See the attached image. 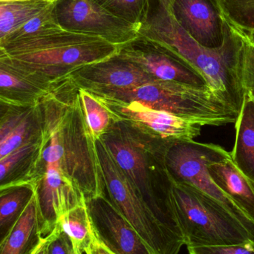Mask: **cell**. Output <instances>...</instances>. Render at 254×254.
<instances>
[{
  "label": "cell",
  "mask_w": 254,
  "mask_h": 254,
  "mask_svg": "<svg viewBox=\"0 0 254 254\" xmlns=\"http://www.w3.org/2000/svg\"><path fill=\"white\" fill-rule=\"evenodd\" d=\"M44 146L43 140L22 146L0 160V192L22 184H34Z\"/></svg>",
  "instance_id": "18"
},
{
  "label": "cell",
  "mask_w": 254,
  "mask_h": 254,
  "mask_svg": "<svg viewBox=\"0 0 254 254\" xmlns=\"http://www.w3.org/2000/svg\"><path fill=\"white\" fill-rule=\"evenodd\" d=\"M168 191L187 247L254 241V232L219 201L173 176L168 178Z\"/></svg>",
  "instance_id": "4"
},
{
  "label": "cell",
  "mask_w": 254,
  "mask_h": 254,
  "mask_svg": "<svg viewBox=\"0 0 254 254\" xmlns=\"http://www.w3.org/2000/svg\"><path fill=\"white\" fill-rule=\"evenodd\" d=\"M69 238L75 254H86L94 238L86 202L65 213L58 224Z\"/></svg>",
  "instance_id": "23"
},
{
  "label": "cell",
  "mask_w": 254,
  "mask_h": 254,
  "mask_svg": "<svg viewBox=\"0 0 254 254\" xmlns=\"http://www.w3.org/2000/svg\"><path fill=\"white\" fill-rule=\"evenodd\" d=\"M43 137L44 120L39 102L12 106L0 124V160L22 146L41 141Z\"/></svg>",
  "instance_id": "15"
},
{
  "label": "cell",
  "mask_w": 254,
  "mask_h": 254,
  "mask_svg": "<svg viewBox=\"0 0 254 254\" xmlns=\"http://www.w3.org/2000/svg\"><path fill=\"white\" fill-rule=\"evenodd\" d=\"M34 194L32 183L16 185L0 192V245L17 223Z\"/></svg>",
  "instance_id": "22"
},
{
  "label": "cell",
  "mask_w": 254,
  "mask_h": 254,
  "mask_svg": "<svg viewBox=\"0 0 254 254\" xmlns=\"http://www.w3.org/2000/svg\"><path fill=\"white\" fill-rule=\"evenodd\" d=\"M39 104L45 138L39 169L72 182L86 201L106 195L97 140L88 128L79 86L72 77L67 76L51 86Z\"/></svg>",
  "instance_id": "1"
},
{
  "label": "cell",
  "mask_w": 254,
  "mask_h": 254,
  "mask_svg": "<svg viewBox=\"0 0 254 254\" xmlns=\"http://www.w3.org/2000/svg\"><path fill=\"white\" fill-rule=\"evenodd\" d=\"M47 237H44L37 250L33 254H47Z\"/></svg>",
  "instance_id": "33"
},
{
  "label": "cell",
  "mask_w": 254,
  "mask_h": 254,
  "mask_svg": "<svg viewBox=\"0 0 254 254\" xmlns=\"http://www.w3.org/2000/svg\"><path fill=\"white\" fill-rule=\"evenodd\" d=\"M230 152L220 145L194 141L168 145L164 161L174 178L201 193L223 204L246 226L254 232V222L249 219L213 182L208 164L229 156Z\"/></svg>",
  "instance_id": "8"
},
{
  "label": "cell",
  "mask_w": 254,
  "mask_h": 254,
  "mask_svg": "<svg viewBox=\"0 0 254 254\" xmlns=\"http://www.w3.org/2000/svg\"><path fill=\"white\" fill-rule=\"evenodd\" d=\"M96 96L137 101L149 108L179 116L195 125L222 127L235 124L238 113L207 86L158 80L130 89L88 91Z\"/></svg>",
  "instance_id": "5"
},
{
  "label": "cell",
  "mask_w": 254,
  "mask_h": 254,
  "mask_svg": "<svg viewBox=\"0 0 254 254\" xmlns=\"http://www.w3.org/2000/svg\"><path fill=\"white\" fill-rule=\"evenodd\" d=\"M236 28L241 40L239 71L242 86L245 94H246L254 90V41L243 30L237 27Z\"/></svg>",
  "instance_id": "27"
},
{
  "label": "cell",
  "mask_w": 254,
  "mask_h": 254,
  "mask_svg": "<svg viewBox=\"0 0 254 254\" xmlns=\"http://www.w3.org/2000/svg\"><path fill=\"white\" fill-rule=\"evenodd\" d=\"M189 254H254V241L238 245L215 246H188Z\"/></svg>",
  "instance_id": "29"
},
{
  "label": "cell",
  "mask_w": 254,
  "mask_h": 254,
  "mask_svg": "<svg viewBox=\"0 0 254 254\" xmlns=\"http://www.w3.org/2000/svg\"><path fill=\"white\" fill-rule=\"evenodd\" d=\"M79 95L88 128L93 138L99 140L113 125L111 113L105 105L86 89L79 87Z\"/></svg>",
  "instance_id": "24"
},
{
  "label": "cell",
  "mask_w": 254,
  "mask_h": 254,
  "mask_svg": "<svg viewBox=\"0 0 254 254\" xmlns=\"http://www.w3.org/2000/svg\"><path fill=\"white\" fill-rule=\"evenodd\" d=\"M235 131L231 158L239 170L254 182V102L247 94L235 122Z\"/></svg>",
  "instance_id": "20"
},
{
  "label": "cell",
  "mask_w": 254,
  "mask_h": 254,
  "mask_svg": "<svg viewBox=\"0 0 254 254\" xmlns=\"http://www.w3.org/2000/svg\"><path fill=\"white\" fill-rule=\"evenodd\" d=\"M70 76L79 87L87 91L134 89L158 80L117 55L106 61L84 65Z\"/></svg>",
  "instance_id": "13"
},
{
  "label": "cell",
  "mask_w": 254,
  "mask_h": 254,
  "mask_svg": "<svg viewBox=\"0 0 254 254\" xmlns=\"http://www.w3.org/2000/svg\"><path fill=\"white\" fill-rule=\"evenodd\" d=\"M43 238L34 194L17 223L0 245V254H33Z\"/></svg>",
  "instance_id": "19"
},
{
  "label": "cell",
  "mask_w": 254,
  "mask_h": 254,
  "mask_svg": "<svg viewBox=\"0 0 254 254\" xmlns=\"http://www.w3.org/2000/svg\"><path fill=\"white\" fill-rule=\"evenodd\" d=\"M46 94L0 48V100L13 105H34Z\"/></svg>",
  "instance_id": "17"
},
{
  "label": "cell",
  "mask_w": 254,
  "mask_h": 254,
  "mask_svg": "<svg viewBox=\"0 0 254 254\" xmlns=\"http://www.w3.org/2000/svg\"><path fill=\"white\" fill-rule=\"evenodd\" d=\"M109 13L133 25L137 31L147 14L149 0H94Z\"/></svg>",
  "instance_id": "25"
},
{
  "label": "cell",
  "mask_w": 254,
  "mask_h": 254,
  "mask_svg": "<svg viewBox=\"0 0 254 254\" xmlns=\"http://www.w3.org/2000/svg\"><path fill=\"white\" fill-rule=\"evenodd\" d=\"M52 1H56V0H52Z\"/></svg>",
  "instance_id": "36"
},
{
  "label": "cell",
  "mask_w": 254,
  "mask_h": 254,
  "mask_svg": "<svg viewBox=\"0 0 254 254\" xmlns=\"http://www.w3.org/2000/svg\"><path fill=\"white\" fill-rule=\"evenodd\" d=\"M53 6L54 3L47 10L23 24L20 28H18L4 40L1 46L7 42L31 37V36L37 35V34H42V33L55 31V30L61 28L55 22V18H54L53 13H52Z\"/></svg>",
  "instance_id": "28"
},
{
  "label": "cell",
  "mask_w": 254,
  "mask_h": 254,
  "mask_svg": "<svg viewBox=\"0 0 254 254\" xmlns=\"http://www.w3.org/2000/svg\"><path fill=\"white\" fill-rule=\"evenodd\" d=\"M86 254H114L108 250L105 246H103L94 236L93 240Z\"/></svg>",
  "instance_id": "31"
},
{
  "label": "cell",
  "mask_w": 254,
  "mask_h": 254,
  "mask_svg": "<svg viewBox=\"0 0 254 254\" xmlns=\"http://www.w3.org/2000/svg\"><path fill=\"white\" fill-rule=\"evenodd\" d=\"M100 139L154 216L167 229L183 240L170 194L154 185L149 173L146 148L138 136L121 124H113Z\"/></svg>",
  "instance_id": "6"
},
{
  "label": "cell",
  "mask_w": 254,
  "mask_h": 254,
  "mask_svg": "<svg viewBox=\"0 0 254 254\" xmlns=\"http://www.w3.org/2000/svg\"><path fill=\"white\" fill-rule=\"evenodd\" d=\"M52 13L64 31L101 37L116 46L139 36L133 25L113 16L94 0H56Z\"/></svg>",
  "instance_id": "10"
},
{
  "label": "cell",
  "mask_w": 254,
  "mask_h": 254,
  "mask_svg": "<svg viewBox=\"0 0 254 254\" xmlns=\"http://www.w3.org/2000/svg\"><path fill=\"white\" fill-rule=\"evenodd\" d=\"M86 202L94 236L112 253L155 254L106 195Z\"/></svg>",
  "instance_id": "11"
},
{
  "label": "cell",
  "mask_w": 254,
  "mask_h": 254,
  "mask_svg": "<svg viewBox=\"0 0 254 254\" xmlns=\"http://www.w3.org/2000/svg\"><path fill=\"white\" fill-rule=\"evenodd\" d=\"M247 94L248 95H249V98H250L251 100H252V101L254 102V90L250 91V92H248Z\"/></svg>",
  "instance_id": "35"
},
{
  "label": "cell",
  "mask_w": 254,
  "mask_h": 254,
  "mask_svg": "<svg viewBox=\"0 0 254 254\" xmlns=\"http://www.w3.org/2000/svg\"><path fill=\"white\" fill-rule=\"evenodd\" d=\"M1 48L38 89L47 93L51 85L75 70L116 56L120 46L101 37L59 28L7 42Z\"/></svg>",
  "instance_id": "3"
},
{
  "label": "cell",
  "mask_w": 254,
  "mask_h": 254,
  "mask_svg": "<svg viewBox=\"0 0 254 254\" xmlns=\"http://www.w3.org/2000/svg\"><path fill=\"white\" fill-rule=\"evenodd\" d=\"M100 165L107 198L146 244L155 254H179L185 242L156 219L110 154L100 157Z\"/></svg>",
  "instance_id": "7"
},
{
  "label": "cell",
  "mask_w": 254,
  "mask_h": 254,
  "mask_svg": "<svg viewBox=\"0 0 254 254\" xmlns=\"http://www.w3.org/2000/svg\"><path fill=\"white\" fill-rule=\"evenodd\" d=\"M222 17L244 31L254 30V0H216Z\"/></svg>",
  "instance_id": "26"
},
{
  "label": "cell",
  "mask_w": 254,
  "mask_h": 254,
  "mask_svg": "<svg viewBox=\"0 0 254 254\" xmlns=\"http://www.w3.org/2000/svg\"><path fill=\"white\" fill-rule=\"evenodd\" d=\"M94 96L108 109L113 124H121L143 137L162 140L170 145L192 142L201 134V126L172 113L153 110L137 101L125 102Z\"/></svg>",
  "instance_id": "9"
},
{
  "label": "cell",
  "mask_w": 254,
  "mask_h": 254,
  "mask_svg": "<svg viewBox=\"0 0 254 254\" xmlns=\"http://www.w3.org/2000/svg\"><path fill=\"white\" fill-rule=\"evenodd\" d=\"M117 56L140 67L158 80L207 86L204 79L158 43L142 36L120 46Z\"/></svg>",
  "instance_id": "12"
},
{
  "label": "cell",
  "mask_w": 254,
  "mask_h": 254,
  "mask_svg": "<svg viewBox=\"0 0 254 254\" xmlns=\"http://www.w3.org/2000/svg\"><path fill=\"white\" fill-rule=\"evenodd\" d=\"M55 1L0 0V48L10 34L30 19L47 10Z\"/></svg>",
  "instance_id": "21"
},
{
  "label": "cell",
  "mask_w": 254,
  "mask_h": 254,
  "mask_svg": "<svg viewBox=\"0 0 254 254\" xmlns=\"http://www.w3.org/2000/svg\"><path fill=\"white\" fill-rule=\"evenodd\" d=\"M176 22L201 46L219 47L223 41V19L216 0H171Z\"/></svg>",
  "instance_id": "14"
},
{
  "label": "cell",
  "mask_w": 254,
  "mask_h": 254,
  "mask_svg": "<svg viewBox=\"0 0 254 254\" xmlns=\"http://www.w3.org/2000/svg\"><path fill=\"white\" fill-rule=\"evenodd\" d=\"M13 105V104H9V103L0 100V124L1 123L3 119H4Z\"/></svg>",
  "instance_id": "32"
},
{
  "label": "cell",
  "mask_w": 254,
  "mask_h": 254,
  "mask_svg": "<svg viewBox=\"0 0 254 254\" xmlns=\"http://www.w3.org/2000/svg\"><path fill=\"white\" fill-rule=\"evenodd\" d=\"M208 170L218 188L254 222V182L239 170L231 153L210 162Z\"/></svg>",
  "instance_id": "16"
},
{
  "label": "cell",
  "mask_w": 254,
  "mask_h": 254,
  "mask_svg": "<svg viewBox=\"0 0 254 254\" xmlns=\"http://www.w3.org/2000/svg\"><path fill=\"white\" fill-rule=\"evenodd\" d=\"M245 32H246L254 41V30H252V31H245Z\"/></svg>",
  "instance_id": "34"
},
{
  "label": "cell",
  "mask_w": 254,
  "mask_h": 254,
  "mask_svg": "<svg viewBox=\"0 0 254 254\" xmlns=\"http://www.w3.org/2000/svg\"><path fill=\"white\" fill-rule=\"evenodd\" d=\"M47 254H75L69 238L57 225L52 234L47 237Z\"/></svg>",
  "instance_id": "30"
},
{
  "label": "cell",
  "mask_w": 254,
  "mask_h": 254,
  "mask_svg": "<svg viewBox=\"0 0 254 254\" xmlns=\"http://www.w3.org/2000/svg\"><path fill=\"white\" fill-rule=\"evenodd\" d=\"M198 73L207 86L231 107L243 105L245 92L239 71L240 36L224 21L223 41L207 48L195 41L175 19L171 0H149L146 19L138 31Z\"/></svg>",
  "instance_id": "2"
}]
</instances>
